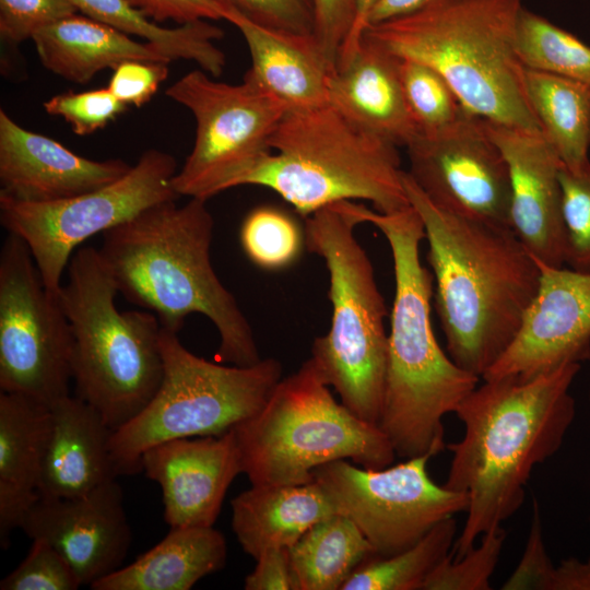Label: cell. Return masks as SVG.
Listing matches in <instances>:
<instances>
[{
  "instance_id": "obj_1",
  "label": "cell",
  "mask_w": 590,
  "mask_h": 590,
  "mask_svg": "<svg viewBox=\"0 0 590 590\" xmlns=\"http://www.w3.org/2000/svg\"><path fill=\"white\" fill-rule=\"evenodd\" d=\"M580 364H566L528 380H484L460 403L463 438L448 444L447 488L467 493L469 506L452 557L470 551L523 504L533 469L562 446L576 415L569 392Z\"/></svg>"
},
{
  "instance_id": "obj_2",
  "label": "cell",
  "mask_w": 590,
  "mask_h": 590,
  "mask_svg": "<svg viewBox=\"0 0 590 590\" xmlns=\"http://www.w3.org/2000/svg\"><path fill=\"white\" fill-rule=\"evenodd\" d=\"M428 243L435 306L451 359L482 378L511 344L534 297L540 269L511 227L434 204L403 172Z\"/></svg>"
},
{
  "instance_id": "obj_3",
  "label": "cell",
  "mask_w": 590,
  "mask_h": 590,
  "mask_svg": "<svg viewBox=\"0 0 590 590\" xmlns=\"http://www.w3.org/2000/svg\"><path fill=\"white\" fill-rule=\"evenodd\" d=\"M214 220L206 200L156 203L103 233L98 249L118 292L178 333L201 314L220 334L217 361L251 366L261 358L249 321L216 275L210 258Z\"/></svg>"
},
{
  "instance_id": "obj_4",
  "label": "cell",
  "mask_w": 590,
  "mask_h": 590,
  "mask_svg": "<svg viewBox=\"0 0 590 590\" xmlns=\"http://www.w3.org/2000/svg\"><path fill=\"white\" fill-rule=\"evenodd\" d=\"M358 224L386 237L394 272V299L388 333V364L379 428L396 455H438L446 447L442 418L456 412L480 378L459 367L438 344L430 319L433 275L422 264L424 226L412 206L380 213L345 201Z\"/></svg>"
},
{
  "instance_id": "obj_5",
  "label": "cell",
  "mask_w": 590,
  "mask_h": 590,
  "mask_svg": "<svg viewBox=\"0 0 590 590\" xmlns=\"http://www.w3.org/2000/svg\"><path fill=\"white\" fill-rule=\"evenodd\" d=\"M522 0H424L369 24L363 37L435 69L464 109L485 120L541 131L516 50Z\"/></svg>"
},
{
  "instance_id": "obj_6",
  "label": "cell",
  "mask_w": 590,
  "mask_h": 590,
  "mask_svg": "<svg viewBox=\"0 0 590 590\" xmlns=\"http://www.w3.org/2000/svg\"><path fill=\"white\" fill-rule=\"evenodd\" d=\"M268 148L231 188H269L304 219L341 201L366 200L380 213L411 205L398 146L359 129L330 105L287 110Z\"/></svg>"
},
{
  "instance_id": "obj_7",
  "label": "cell",
  "mask_w": 590,
  "mask_h": 590,
  "mask_svg": "<svg viewBox=\"0 0 590 590\" xmlns=\"http://www.w3.org/2000/svg\"><path fill=\"white\" fill-rule=\"evenodd\" d=\"M67 269L57 298L72 334L75 396L116 430L148 405L162 382V326L149 310L117 309L119 292L99 250L76 249Z\"/></svg>"
},
{
  "instance_id": "obj_8",
  "label": "cell",
  "mask_w": 590,
  "mask_h": 590,
  "mask_svg": "<svg viewBox=\"0 0 590 590\" xmlns=\"http://www.w3.org/2000/svg\"><path fill=\"white\" fill-rule=\"evenodd\" d=\"M357 225L342 202L305 217L306 247L326 263L332 305L330 328L314 340L309 358L344 406L378 426L388 364L387 309L354 234Z\"/></svg>"
},
{
  "instance_id": "obj_9",
  "label": "cell",
  "mask_w": 590,
  "mask_h": 590,
  "mask_svg": "<svg viewBox=\"0 0 590 590\" xmlns=\"http://www.w3.org/2000/svg\"><path fill=\"white\" fill-rule=\"evenodd\" d=\"M233 430L251 485L308 484L317 467L340 459L384 469L397 456L377 425L337 402L310 358Z\"/></svg>"
},
{
  "instance_id": "obj_10",
  "label": "cell",
  "mask_w": 590,
  "mask_h": 590,
  "mask_svg": "<svg viewBox=\"0 0 590 590\" xmlns=\"http://www.w3.org/2000/svg\"><path fill=\"white\" fill-rule=\"evenodd\" d=\"M162 382L148 405L113 432L118 475L141 471L142 453L164 441L223 435L255 415L282 378L272 357L251 366L223 365L187 350L178 333L162 328Z\"/></svg>"
},
{
  "instance_id": "obj_11",
  "label": "cell",
  "mask_w": 590,
  "mask_h": 590,
  "mask_svg": "<svg viewBox=\"0 0 590 590\" xmlns=\"http://www.w3.org/2000/svg\"><path fill=\"white\" fill-rule=\"evenodd\" d=\"M173 155L151 149L121 178L93 191L51 202L0 197V222L27 245L47 290L57 294L78 246L179 194Z\"/></svg>"
},
{
  "instance_id": "obj_12",
  "label": "cell",
  "mask_w": 590,
  "mask_h": 590,
  "mask_svg": "<svg viewBox=\"0 0 590 590\" xmlns=\"http://www.w3.org/2000/svg\"><path fill=\"white\" fill-rule=\"evenodd\" d=\"M165 93L196 121L192 150L173 178L179 197L208 200L229 189L244 169L270 151L268 141L287 111L250 81L217 82L202 69L186 73Z\"/></svg>"
},
{
  "instance_id": "obj_13",
  "label": "cell",
  "mask_w": 590,
  "mask_h": 590,
  "mask_svg": "<svg viewBox=\"0 0 590 590\" xmlns=\"http://www.w3.org/2000/svg\"><path fill=\"white\" fill-rule=\"evenodd\" d=\"M72 334L23 239L0 250V389L50 406L70 396Z\"/></svg>"
},
{
  "instance_id": "obj_14",
  "label": "cell",
  "mask_w": 590,
  "mask_h": 590,
  "mask_svg": "<svg viewBox=\"0 0 590 590\" xmlns=\"http://www.w3.org/2000/svg\"><path fill=\"white\" fill-rule=\"evenodd\" d=\"M430 453L384 469L358 468L345 459L317 467L318 483L338 514L347 517L377 556L402 552L441 521L467 511V493L437 485L429 476Z\"/></svg>"
},
{
  "instance_id": "obj_15",
  "label": "cell",
  "mask_w": 590,
  "mask_h": 590,
  "mask_svg": "<svg viewBox=\"0 0 590 590\" xmlns=\"http://www.w3.org/2000/svg\"><path fill=\"white\" fill-rule=\"evenodd\" d=\"M405 148L408 174L434 204L467 219L511 227L508 164L485 119L467 113L441 131L418 133Z\"/></svg>"
},
{
  "instance_id": "obj_16",
  "label": "cell",
  "mask_w": 590,
  "mask_h": 590,
  "mask_svg": "<svg viewBox=\"0 0 590 590\" xmlns=\"http://www.w3.org/2000/svg\"><path fill=\"white\" fill-rule=\"evenodd\" d=\"M535 260L540 269L536 293L511 344L483 380H528L590 359V272Z\"/></svg>"
},
{
  "instance_id": "obj_17",
  "label": "cell",
  "mask_w": 590,
  "mask_h": 590,
  "mask_svg": "<svg viewBox=\"0 0 590 590\" xmlns=\"http://www.w3.org/2000/svg\"><path fill=\"white\" fill-rule=\"evenodd\" d=\"M20 529L51 544L88 587L121 567L132 540L116 480L80 497L39 496Z\"/></svg>"
},
{
  "instance_id": "obj_18",
  "label": "cell",
  "mask_w": 590,
  "mask_h": 590,
  "mask_svg": "<svg viewBox=\"0 0 590 590\" xmlns=\"http://www.w3.org/2000/svg\"><path fill=\"white\" fill-rule=\"evenodd\" d=\"M140 464L161 487L170 528L213 527L229 485L241 473L233 429L157 444L142 453Z\"/></svg>"
},
{
  "instance_id": "obj_19",
  "label": "cell",
  "mask_w": 590,
  "mask_h": 590,
  "mask_svg": "<svg viewBox=\"0 0 590 590\" xmlns=\"http://www.w3.org/2000/svg\"><path fill=\"white\" fill-rule=\"evenodd\" d=\"M485 125L508 164L512 231L535 259L563 267L562 162L541 131L488 120Z\"/></svg>"
},
{
  "instance_id": "obj_20",
  "label": "cell",
  "mask_w": 590,
  "mask_h": 590,
  "mask_svg": "<svg viewBox=\"0 0 590 590\" xmlns=\"http://www.w3.org/2000/svg\"><path fill=\"white\" fill-rule=\"evenodd\" d=\"M131 167L118 158L78 155L0 110V197L21 202L63 200L111 184Z\"/></svg>"
},
{
  "instance_id": "obj_21",
  "label": "cell",
  "mask_w": 590,
  "mask_h": 590,
  "mask_svg": "<svg viewBox=\"0 0 590 590\" xmlns=\"http://www.w3.org/2000/svg\"><path fill=\"white\" fill-rule=\"evenodd\" d=\"M329 105L397 146H406L420 133L403 95L399 58L365 37L332 73Z\"/></svg>"
},
{
  "instance_id": "obj_22",
  "label": "cell",
  "mask_w": 590,
  "mask_h": 590,
  "mask_svg": "<svg viewBox=\"0 0 590 590\" xmlns=\"http://www.w3.org/2000/svg\"><path fill=\"white\" fill-rule=\"evenodd\" d=\"M223 20L235 25L247 44L251 66L244 79L279 99L287 110L329 105L334 69L314 35L271 30L227 7Z\"/></svg>"
},
{
  "instance_id": "obj_23",
  "label": "cell",
  "mask_w": 590,
  "mask_h": 590,
  "mask_svg": "<svg viewBox=\"0 0 590 590\" xmlns=\"http://www.w3.org/2000/svg\"><path fill=\"white\" fill-rule=\"evenodd\" d=\"M51 428L38 495L74 498L118 476L110 451L113 429L79 397L50 405Z\"/></svg>"
},
{
  "instance_id": "obj_24",
  "label": "cell",
  "mask_w": 590,
  "mask_h": 590,
  "mask_svg": "<svg viewBox=\"0 0 590 590\" xmlns=\"http://www.w3.org/2000/svg\"><path fill=\"white\" fill-rule=\"evenodd\" d=\"M51 428L50 406L20 393L0 392V544L7 550L37 500Z\"/></svg>"
},
{
  "instance_id": "obj_25",
  "label": "cell",
  "mask_w": 590,
  "mask_h": 590,
  "mask_svg": "<svg viewBox=\"0 0 590 590\" xmlns=\"http://www.w3.org/2000/svg\"><path fill=\"white\" fill-rule=\"evenodd\" d=\"M232 529L255 559L272 548H290L320 520L335 514L315 481L302 485H251L232 502Z\"/></svg>"
},
{
  "instance_id": "obj_26",
  "label": "cell",
  "mask_w": 590,
  "mask_h": 590,
  "mask_svg": "<svg viewBox=\"0 0 590 590\" xmlns=\"http://www.w3.org/2000/svg\"><path fill=\"white\" fill-rule=\"evenodd\" d=\"M32 39L47 70L78 84L126 60L170 62L151 44L79 12L43 27Z\"/></svg>"
},
{
  "instance_id": "obj_27",
  "label": "cell",
  "mask_w": 590,
  "mask_h": 590,
  "mask_svg": "<svg viewBox=\"0 0 590 590\" xmlns=\"http://www.w3.org/2000/svg\"><path fill=\"white\" fill-rule=\"evenodd\" d=\"M225 536L213 527L170 528L131 564L96 581L93 590H189L225 565Z\"/></svg>"
},
{
  "instance_id": "obj_28",
  "label": "cell",
  "mask_w": 590,
  "mask_h": 590,
  "mask_svg": "<svg viewBox=\"0 0 590 590\" xmlns=\"http://www.w3.org/2000/svg\"><path fill=\"white\" fill-rule=\"evenodd\" d=\"M78 12L154 46L170 61L196 62L212 76L226 66L225 54L214 45L224 36L221 27L200 20L168 28L153 22L128 0H69Z\"/></svg>"
},
{
  "instance_id": "obj_29",
  "label": "cell",
  "mask_w": 590,
  "mask_h": 590,
  "mask_svg": "<svg viewBox=\"0 0 590 590\" xmlns=\"http://www.w3.org/2000/svg\"><path fill=\"white\" fill-rule=\"evenodd\" d=\"M526 87L541 132L573 172L590 166V88L575 81L526 69Z\"/></svg>"
},
{
  "instance_id": "obj_30",
  "label": "cell",
  "mask_w": 590,
  "mask_h": 590,
  "mask_svg": "<svg viewBox=\"0 0 590 590\" xmlns=\"http://www.w3.org/2000/svg\"><path fill=\"white\" fill-rule=\"evenodd\" d=\"M288 552L299 590H341L376 555L355 523L338 512L314 524Z\"/></svg>"
},
{
  "instance_id": "obj_31",
  "label": "cell",
  "mask_w": 590,
  "mask_h": 590,
  "mask_svg": "<svg viewBox=\"0 0 590 590\" xmlns=\"http://www.w3.org/2000/svg\"><path fill=\"white\" fill-rule=\"evenodd\" d=\"M457 521L448 518L409 548L388 557L373 556L341 590H422L430 571L452 551Z\"/></svg>"
},
{
  "instance_id": "obj_32",
  "label": "cell",
  "mask_w": 590,
  "mask_h": 590,
  "mask_svg": "<svg viewBox=\"0 0 590 590\" xmlns=\"http://www.w3.org/2000/svg\"><path fill=\"white\" fill-rule=\"evenodd\" d=\"M516 50L526 69L565 78L590 88V46L547 19L522 8Z\"/></svg>"
},
{
  "instance_id": "obj_33",
  "label": "cell",
  "mask_w": 590,
  "mask_h": 590,
  "mask_svg": "<svg viewBox=\"0 0 590 590\" xmlns=\"http://www.w3.org/2000/svg\"><path fill=\"white\" fill-rule=\"evenodd\" d=\"M240 246L258 268L279 271L291 267L306 246L305 227L291 214L272 205L252 209L239 231Z\"/></svg>"
},
{
  "instance_id": "obj_34",
  "label": "cell",
  "mask_w": 590,
  "mask_h": 590,
  "mask_svg": "<svg viewBox=\"0 0 590 590\" xmlns=\"http://www.w3.org/2000/svg\"><path fill=\"white\" fill-rule=\"evenodd\" d=\"M399 76L420 133L441 131L468 113L444 76L426 63L399 58Z\"/></svg>"
},
{
  "instance_id": "obj_35",
  "label": "cell",
  "mask_w": 590,
  "mask_h": 590,
  "mask_svg": "<svg viewBox=\"0 0 590 590\" xmlns=\"http://www.w3.org/2000/svg\"><path fill=\"white\" fill-rule=\"evenodd\" d=\"M506 539L499 526L481 536L477 546L464 555L452 557L451 552L426 577L422 590H489Z\"/></svg>"
},
{
  "instance_id": "obj_36",
  "label": "cell",
  "mask_w": 590,
  "mask_h": 590,
  "mask_svg": "<svg viewBox=\"0 0 590 590\" xmlns=\"http://www.w3.org/2000/svg\"><path fill=\"white\" fill-rule=\"evenodd\" d=\"M562 215L565 231V263L590 272V166L573 172L559 169Z\"/></svg>"
},
{
  "instance_id": "obj_37",
  "label": "cell",
  "mask_w": 590,
  "mask_h": 590,
  "mask_svg": "<svg viewBox=\"0 0 590 590\" xmlns=\"http://www.w3.org/2000/svg\"><path fill=\"white\" fill-rule=\"evenodd\" d=\"M26 557L0 581L1 590H76L82 585L67 559L48 542L35 539Z\"/></svg>"
},
{
  "instance_id": "obj_38",
  "label": "cell",
  "mask_w": 590,
  "mask_h": 590,
  "mask_svg": "<svg viewBox=\"0 0 590 590\" xmlns=\"http://www.w3.org/2000/svg\"><path fill=\"white\" fill-rule=\"evenodd\" d=\"M127 107L108 87L66 92L44 103L47 114L63 118L78 135H88L103 129Z\"/></svg>"
},
{
  "instance_id": "obj_39",
  "label": "cell",
  "mask_w": 590,
  "mask_h": 590,
  "mask_svg": "<svg viewBox=\"0 0 590 590\" xmlns=\"http://www.w3.org/2000/svg\"><path fill=\"white\" fill-rule=\"evenodd\" d=\"M74 13L78 10L69 0H0V36L5 44L17 46Z\"/></svg>"
},
{
  "instance_id": "obj_40",
  "label": "cell",
  "mask_w": 590,
  "mask_h": 590,
  "mask_svg": "<svg viewBox=\"0 0 590 590\" xmlns=\"http://www.w3.org/2000/svg\"><path fill=\"white\" fill-rule=\"evenodd\" d=\"M255 24L287 33L314 35L312 0H219Z\"/></svg>"
},
{
  "instance_id": "obj_41",
  "label": "cell",
  "mask_w": 590,
  "mask_h": 590,
  "mask_svg": "<svg viewBox=\"0 0 590 590\" xmlns=\"http://www.w3.org/2000/svg\"><path fill=\"white\" fill-rule=\"evenodd\" d=\"M555 566L543 539L542 520L538 503L534 500L533 516L522 557L509 578L503 583L504 590H551Z\"/></svg>"
},
{
  "instance_id": "obj_42",
  "label": "cell",
  "mask_w": 590,
  "mask_h": 590,
  "mask_svg": "<svg viewBox=\"0 0 590 590\" xmlns=\"http://www.w3.org/2000/svg\"><path fill=\"white\" fill-rule=\"evenodd\" d=\"M168 62L126 60L113 69L109 91L127 106L148 103L168 76Z\"/></svg>"
},
{
  "instance_id": "obj_43",
  "label": "cell",
  "mask_w": 590,
  "mask_h": 590,
  "mask_svg": "<svg viewBox=\"0 0 590 590\" xmlns=\"http://www.w3.org/2000/svg\"><path fill=\"white\" fill-rule=\"evenodd\" d=\"M312 4L314 36L335 71L341 49L354 24L355 0H312Z\"/></svg>"
},
{
  "instance_id": "obj_44",
  "label": "cell",
  "mask_w": 590,
  "mask_h": 590,
  "mask_svg": "<svg viewBox=\"0 0 590 590\" xmlns=\"http://www.w3.org/2000/svg\"><path fill=\"white\" fill-rule=\"evenodd\" d=\"M146 17L160 24L173 21L179 25L200 20H221L224 7L219 0H128Z\"/></svg>"
},
{
  "instance_id": "obj_45",
  "label": "cell",
  "mask_w": 590,
  "mask_h": 590,
  "mask_svg": "<svg viewBox=\"0 0 590 590\" xmlns=\"http://www.w3.org/2000/svg\"><path fill=\"white\" fill-rule=\"evenodd\" d=\"M256 562L245 578L246 590H299L288 548L268 550Z\"/></svg>"
},
{
  "instance_id": "obj_46",
  "label": "cell",
  "mask_w": 590,
  "mask_h": 590,
  "mask_svg": "<svg viewBox=\"0 0 590 590\" xmlns=\"http://www.w3.org/2000/svg\"><path fill=\"white\" fill-rule=\"evenodd\" d=\"M551 590H590V556L586 562L567 558L555 566Z\"/></svg>"
},
{
  "instance_id": "obj_47",
  "label": "cell",
  "mask_w": 590,
  "mask_h": 590,
  "mask_svg": "<svg viewBox=\"0 0 590 590\" xmlns=\"http://www.w3.org/2000/svg\"><path fill=\"white\" fill-rule=\"evenodd\" d=\"M376 2L377 0H355L354 24L341 49L338 64L346 60L357 49L368 24V16Z\"/></svg>"
},
{
  "instance_id": "obj_48",
  "label": "cell",
  "mask_w": 590,
  "mask_h": 590,
  "mask_svg": "<svg viewBox=\"0 0 590 590\" xmlns=\"http://www.w3.org/2000/svg\"><path fill=\"white\" fill-rule=\"evenodd\" d=\"M424 0H377L368 16L367 26L404 14L416 8Z\"/></svg>"
}]
</instances>
